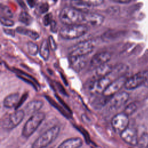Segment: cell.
<instances>
[{"mask_svg": "<svg viewBox=\"0 0 148 148\" xmlns=\"http://www.w3.org/2000/svg\"><path fill=\"white\" fill-rule=\"evenodd\" d=\"M128 67L125 64H119L113 67L109 74L92 82L89 87L90 91L92 94H102L108 86L116 79L124 75V73L128 71Z\"/></svg>", "mask_w": 148, "mask_h": 148, "instance_id": "6da1fadb", "label": "cell"}, {"mask_svg": "<svg viewBox=\"0 0 148 148\" xmlns=\"http://www.w3.org/2000/svg\"><path fill=\"white\" fill-rule=\"evenodd\" d=\"M84 13L71 6L63 8L59 14V18L64 25L83 23Z\"/></svg>", "mask_w": 148, "mask_h": 148, "instance_id": "7a4b0ae2", "label": "cell"}, {"mask_svg": "<svg viewBox=\"0 0 148 148\" xmlns=\"http://www.w3.org/2000/svg\"><path fill=\"white\" fill-rule=\"evenodd\" d=\"M60 127L54 125L40 135L32 144L31 148H45L51 144L58 136Z\"/></svg>", "mask_w": 148, "mask_h": 148, "instance_id": "3957f363", "label": "cell"}, {"mask_svg": "<svg viewBox=\"0 0 148 148\" xmlns=\"http://www.w3.org/2000/svg\"><path fill=\"white\" fill-rule=\"evenodd\" d=\"M88 29V27L83 24L64 25L60 30V35L65 39H77L87 34Z\"/></svg>", "mask_w": 148, "mask_h": 148, "instance_id": "277c9868", "label": "cell"}, {"mask_svg": "<svg viewBox=\"0 0 148 148\" xmlns=\"http://www.w3.org/2000/svg\"><path fill=\"white\" fill-rule=\"evenodd\" d=\"M45 117V113L42 112H38L32 114L24 124L21 132L22 136L26 138H29L39 127Z\"/></svg>", "mask_w": 148, "mask_h": 148, "instance_id": "5b68a950", "label": "cell"}, {"mask_svg": "<svg viewBox=\"0 0 148 148\" xmlns=\"http://www.w3.org/2000/svg\"><path fill=\"white\" fill-rule=\"evenodd\" d=\"M95 47V42L87 40L80 42L72 46L69 49V57L87 56L92 52Z\"/></svg>", "mask_w": 148, "mask_h": 148, "instance_id": "8992f818", "label": "cell"}, {"mask_svg": "<svg viewBox=\"0 0 148 148\" xmlns=\"http://www.w3.org/2000/svg\"><path fill=\"white\" fill-rule=\"evenodd\" d=\"M25 111L23 110H16L4 119L2 124L3 128L8 130L14 128L23 121L25 117Z\"/></svg>", "mask_w": 148, "mask_h": 148, "instance_id": "52a82bcc", "label": "cell"}, {"mask_svg": "<svg viewBox=\"0 0 148 148\" xmlns=\"http://www.w3.org/2000/svg\"><path fill=\"white\" fill-rule=\"evenodd\" d=\"M111 125L114 131L119 134H121L128 127V116L124 112L115 114L112 119Z\"/></svg>", "mask_w": 148, "mask_h": 148, "instance_id": "ba28073f", "label": "cell"}, {"mask_svg": "<svg viewBox=\"0 0 148 148\" xmlns=\"http://www.w3.org/2000/svg\"><path fill=\"white\" fill-rule=\"evenodd\" d=\"M147 75V71H140L134 74L127 79L124 85L125 88L130 90L138 87L146 82Z\"/></svg>", "mask_w": 148, "mask_h": 148, "instance_id": "9c48e42d", "label": "cell"}, {"mask_svg": "<svg viewBox=\"0 0 148 148\" xmlns=\"http://www.w3.org/2000/svg\"><path fill=\"white\" fill-rule=\"evenodd\" d=\"M105 20V17L98 13L95 12H84L83 24L87 27H92L94 28L101 26Z\"/></svg>", "mask_w": 148, "mask_h": 148, "instance_id": "30bf717a", "label": "cell"}, {"mask_svg": "<svg viewBox=\"0 0 148 148\" xmlns=\"http://www.w3.org/2000/svg\"><path fill=\"white\" fill-rule=\"evenodd\" d=\"M127 79L125 75L116 79L108 86L102 95L106 98H110L112 96L119 92L122 87H124Z\"/></svg>", "mask_w": 148, "mask_h": 148, "instance_id": "8fae6325", "label": "cell"}, {"mask_svg": "<svg viewBox=\"0 0 148 148\" xmlns=\"http://www.w3.org/2000/svg\"><path fill=\"white\" fill-rule=\"evenodd\" d=\"M128 99L129 94L128 92L125 91L119 92L110 98L108 102L109 109L112 110H117L123 106Z\"/></svg>", "mask_w": 148, "mask_h": 148, "instance_id": "7c38bea8", "label": "cell"}, {"mask_svg": "<svg viewBox=\"0 0 148 148\" xmlns=\"http://www.w3.org/2000/svg\"><path fill=\"white\" fill-rule=\"evenodd\" d=\"M122 140L131 146H137L138 138L136 130L132 127H128L120 134Z\"/></svg>", "mask_w": 148, "mask_h": 148, "instance_id": "4fadbf2b", "label": "cell"}, {"mask_svg": "<svg viewBox=\"0 0 148 148\" xmlns=\"http://www.w3.org/2000/svg\"><path fill=\"white\" fill-rule=\"evenodd\" d=\"M111 57V54L108 51L99 52L93 56L90 60V64L92 67L97 68L102 65L108 63Z\"/></svg>", "mask_w": 148, "mask_h": 148, "instance_id": "5bb4252c", "label": "cell"}, {"mask_svg": "<svg viewBox=\"0 0 148 148\" xmlns=\"http://www.w3.org/2000/svg\"><path fill=\"white\" fill-rule=\"evenodd\" d=\"M69 61L70 66L76 72L81 71L87 65V56H73L69 57Z\"/></svg>", "mask_w": 148, "mask_h": 148, "instance_id": "9a60e30c", "label": "cell"}, {"mask_svg": "<svg viewBox=\"0 0 148 148\" xmlns=\"http://www.w3.org/2000/svg\"><path fill=\"white\" fill-rule=\"evenodd\" d=\"M83 145V140L79 137L68 138L64 140L57 148H80Z\"/></svg>", "mask_w": 148, "mask_h": 148, "instance_id": "2e32d148", "label": "cell"}, {"mask_svg": "<svg viewBox=\"0 0 148 148\" xmlns=\"http://www.w3.org/2000/svg\"><path fill=\"white\" fill-rule=\"evenodd\" d=\"M20 98L21 97L18 92L10 94L4 98L3 105L6 108H12L15 106L17 107Z\"/></svg>", "mask_w": 148, "mask_h": 148, "instance_id": "e0dca14e", "label": "cell"}, {"mask_svg": "<svg viewBox=\"0 0 148 148\" xmlns=\"http://www.w3.org/2000/svg\"><path fill=\"white\" fill-rule=\"evenodd\" d=\"M43 102L40 100H33L29 101L25 106V112L28 114H35L42 108Z\"/></svg>", "mask_w": 148, "mask_h": 148, "instance_id": "ac0fdd59", "label": "cell"}, {"mask_svg": "<svg viewBox=\"0 0 148 148\" xmlns=\"http://www.w3.org/2000/svg\"><path fill=\"white\" fill-rule=\"evenodd\" d=\"M113 67L108 63L102 65L95 68V74L97 79L104 77L109 74L113 70Z\"/></svg>", "mask_w": 148, "mask_h": 148, "instance_id": "d6986e66", "label": "cell"}, {"mask_svg": "<svg viewBox=\"0 0 148 148\" xmlns=\"http://www.w3.org/2000/svg\"><path fill=\"white\" fill-rule=\"evenodd\" d=\"M16 31L18 34L27 36L28 37L32 39V40H37L40 37L39 34L37 32L29 29L25 28L23 27H17L16 29Z\"/></svg>", "mask_w": 148, "mask_h": 148, "instance_id": "ffe728a7", "label": "cell"}, {"mask_svg": "<svg viewBox=\"0 0 148 148\" xmlns=\"http://www.w3.org/2000/svg\"><path fill=\"white\" fill-rule=\"evenodd\" d=\"M50 48L48 40L44 39L40 44L39 52L40 57L45 61H47L50 57Z\"/></svg>", "mask_w": 148, "mask_h": 148, "instance_id": "44dd1931", "label": "cell"}, {"mask_svg": "<svg viewBox=\"0 0 148 148\" xmlns=\"http://www.w3.org/2000/svg\"><path fill=\"white\" fill-rule=\"evenodd\" d=\"M70 3L71 6L83 12H88V9L91 8L86 1H71Z\"/></svg>", "mask_w": 148, "mask_h": 148, "instance_id": "7402d4cb", "label": "cell"}, {"mask_svg": "<svg viewBox=\"0 0 148 148\" xmlns=\"http://www.w3.org/2000/svg\"><path fill=\"white\" fill-rule=\"evenodd\" d=\"M18 20L20 22L25 24V25H30L32 22V17L27 12L23 11L20 13L18 16Z\"/></svg>", "mask_w": 148, "mask_h": 148, "instance_id": "603a6c76", "label": "cell"}, {"mask_svg": "<svg viewBox=\"0 0 148 148\" xmlns=\"http://www.w3.org/2000/svg\"><path fill=\"white\" fill-rule=\"evenodd\" d=\"M27 45L28 52L30 55L35 56L39 51V48L36 43L31 41H29L27 43Z\"/></svg>", "mask_w": 148, "mask_h": 148, "instance_id": "cb8c5ba5", "label": "cell"}, {"mask_svg": "<svg viewBox=\"0 0 148 148\" xmlns=\"http://www.w3.org/2000/svg\"><path fill=\"white\" fill-rule=\"evenodd\" d=\"M138 148H148V134L143 133L138 139L137 144Z\"/></svg>", "mask_w": 148, "mask_h": 148, "instance_id": "d4e9b609", "label": "cell"}, {"mask_svg": "<svg viewBox=\"0 0 148 148\" xmlns=\"http://www.w3.org/2000/svg\"><path fill=\"white\" fill-rule=\"evenodd\" d=\"M137 109V105L135 102H131L127 105L124 109V113L128 116L132 114Z\"/></svg>", "mask_w": 148, "mask_h": 148, "instance_id": "484cf974", "label": "cell"}, {"mask_svg": "<svg viewBox=\"0 0 148 148\" xmlns=\"http://www.w3.org/2000/svg\"><path fill=\"white\" fill-rule=\"evenodd\" d=\"M1 12L2 14H3L2 17L10 18H12L13 16V12H12L10 9L6 5H3L2 4L1 5Z\"/></svg>", "mask_w": 148, "mask_h": 148, "instance_id": "4316f807", "label": "cell"}, {"mask_svg": "<svg viewBox=\"0 0 148 148\" xmlns=\"http://www.w3.org/2000/svg\"><path fill=\"white\" fill-rule=\"evenodd\" d=\"M1 23L2 25L6 27H13L14 25V22L10 18L1 17Z\"/></svg>", "mask_w": 148, "mask_h": 148, "instance_id": "83f0119b", "label": "cell"}, {"mask_svg": "<svg viewBox=\"0 0 148 148\" xmlns=\"http://www.w3.org/2000/svg\"><path fill=\"white\" fill-rule=\"evenodd\" d=\"M53 20V16L51 13H47L43 18V23L45 26H48L51 24Z\"/></svg>", "mask_w": 148, "mask_h": 148, "instance_id": "f1b7e54d", "label": "cell"}, {"mask_svg": "<svg viewBox=\"0 0 148 148\" xmlns=\"http://www.w3.org/2000/svg\"><path fill=\"white\" fill-rule=\"evenodd\" d=\"M49 8V5L47 3H41L38 6V10L40 14H44L48 11Z\"/></svg>", "mask_w": 148, "mask_h": 148, "instance_id": "f546056e", "label": "cell"}, {"mask_svg": "<svg viewBox=\"0 0 148 148\" xmlns=\"http://www.w3.org/2000/svg\"><path fill=\"white\" fill-rule=\"evenodd\" d=\"M48 42H49V46H50V47L51 48V49L53 50H56L57 49V44L52 36H49V39H48Z\"/></svg>", "mask_w": 148, "mask_h": 148, "instance_id": "4dcf8cb0", "label": "cell"}, {"mask_svg": "<svg viewBox=\"0 0 148 148\" xmlns=\"http://www.w3.org/2000/svg\"><path fill=\"white\" fill-rule=\"evenodd\" d=\"M86 1L91 7L99 6L104 2V1L103 0H97V1L94 0V1Z\"/></svg>", "mask_w": 148, "mask_h": 148, "instance_id": "1f68e13d", "label": "cell"}, {"mask_svg": "<svg viewBox=\"0 0 148 148\" xmlns=\"http://www.w3.org/2000/svg\"><path fill=\"white\" fill-rule=\"evenodd\" d=\"M50 30L53 32L54 33L56 32L57 31V24L56 21H55L54 20H53V21L51 22V24H50Z\"/></svg>", "mask_w": 148, "mask_h": 148, "instance_id": "d6a6232c", "label": "cell"}, {"mask_svg": "<svg viewBox=\"0 0 148 148\" xmlns=\"http://www.w3.org/2000/svg\"><path fill=\"white\" fill-rule=\"evenodd\" d=\"M3 31L4 32L10 36H14V31H13V29H8V28H3Z\"/></svg>", "mask_w": 148, "mask_h": 148, "instance_id": "836d02e7", "label": "cell"}, {"mask_svg": "<svg viewBox=\"0 0 148 148\" xmlns=\"http://www.w3.org/2000/svg\"><path fill=\"white\" fill-rule=\"evenodd\" d=\"M112 1L117 3H128L131 2L130 0H114Z\"/></svg>", "mask_w": 148, "mask_h": 148, "instance_id": "e575fe53", "label": "cell"}, {"mask_svg": "<svg viewBox=\"0 0 148 148\" xmlns=\"http://www.w3.org/2000/svg\"><path fill=\"white\" fill-rule=\"evenodd\" d=\"M27 3H28L29 6L32 8V7H34V6H35V3H36V1H27Z\"/></svg>", "mask_w": 148, "mask_h": 148, "instance_id": "d590c367", "label": "cell"}]
</instances>
